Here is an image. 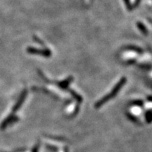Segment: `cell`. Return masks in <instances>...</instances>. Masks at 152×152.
I'll list each match as a JSON object with an SVG mask.
<instances>
[{
  "mask_svg": "<svg viewBox=\"0 0 152 152\" xmlns=\"http://www.w3.org/2000/svg\"><path fill=\"white\" fill-rule=\"evenodd\" d=\"M125 82H126V78H125V77H123V78L121 79V80L119 82V83H118L116 86L115 87V88H114V90H113V91H112V92L111 93V94H110L109 95V96H106V97L104 98L103 99H102V102H99L98 105H99H99H101V104H103L104 103V102H106V100L109 99H110V98H111L112 96H113L114 95H115L118 92L119 90L121 88V87H122L123 85L125 84Z\"/></svg>",
  "mask_w": 152,
  "mask_h": 152,
  "instance_id": "6da1fadb",
  "label": "cell"
},
{
  "mask_svg": "<svg viewBox=\"0 0 152 152\" xmlns=\"http://www.w3.org/2000/svg\"><path fill=\"white\" fill-rule=\"evenodd\" d=\"M28 52H29L30 54H40L47 57L52 55V52H51L49 49H47V50H40V49H39H39L33 48V47H29V48H28Z\"/></svg>",
  "mask_w": 152,
  "mask_h": 152,
  "instance_id": "7a4b0ae2",
  "label": "cell"
},
{
  "mask_svg": "<svg viewBox=\"0 0 152 152\" xmlns=\"http://www.w3.org/2000/svg\"><path fill=\"white\" fill-rule=\"evenodd\" d=\"M137 27H138L139 29L141 30L142 33H143L144 35H147L148 31H147V28H146V27L144 26V24L142 23L138 22L137 23Z\"/></svg>",
  "mask_w": 152,
  "mask_h": 152,
  "instance_id": "3957f363",
  "label": "cell"
},
{
  "mask_svg": "<svg viewBox=\"0 0 152 152\" xmlns=\"http://www.w3.org/2000/svg\"><path fill=\"white\" fill-rule=\"evenodd\" d=\"M125 3V5H126L127 8H128V10H131L132 9V6L130 4V0H124Z\"/></svg>",
  "mask_w": 152,
  "mask_h": 152,
  "instance_id": "277c9868",
  "label": "cell"
},
{
  "mask_svg": "<svg viewBox=\"0 0 152 152\" xmlns=\"http://www.w3.org/2000/svg\"><path fill=\"white\" fill-rule=\"evenodd\" d=\"M140 1H141V0H136L135 2H134V5H133V7H137V6L140 4Z\"/></svg>",
  "mask_w": 152,
  "mask_h": 152,
  "instance_id": "5b68a950",
  "label": "cell"
}]
</instances>
